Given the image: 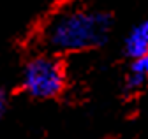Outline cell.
<instances>
[{"mask_svg":"<svg viewBox=\"0 0 148 139\" xmlns=\"http://www.w3.org/2000/svg\"><path fill=\"white\" fill-rule=\"evenodd\" d=\"M129 74H134V76L141 78L143 81H146V79H148V55L132 60L131 72H129Z\"/></svg>","mask_w":148,"mask_h":139,"instance_id":"4","label":"cell"},{"mask_svg":"<svg viewBox=\"0 0 148 139\" xmlns=\"http://www.w3.org/2000/svg\"><path fill=\"white\" fill-rule=\"evenodd\" d=\"M113 18L95 9H72L53 16L44 30V42L55 53H74L102 46L108 39Z\"/></svg>","mask_w":148,"mask_h":139,"instance_id":"1","label":"cell"},{"mask_svg":"<svg viewBox=\"0 0 148 139\" xmlns=\"http://www.w3.org/2000/svg\"><path fill=\"white\" fill-rule=\"evenodd\" d=\"M123 51L131 60L148 55V20L139 21L129 30L123 41Z\"/></svg>","mask_w":148,"mask_h":139,"instance_id":"3","label":"cell"},{"mask_svg":"<svg viewBox=\"0 0 148 139\" xmlns=\"http://www.w3.org/2000/svg\"><path fill=\"white\" fill-rule=\"evenodd\" d=\"M5 109H7V95H5V92L2 88H0V116L5 113Z\"/></svg>","mask_w":148,"mask_h":139,"instance_id":"5","label":"cell"},{"mask_svg":"<svg viewBox=\"0 0 148 139\" xmlns=\"http://www.w3.org/2000/svg\"><path fill=\"white\" fill-rule=\"evenodd\" d=\"M23 90L34 99H53L65 86V71L58 58L51 55L34 57L23 69Z\"/></svg>","mask_w":148,"mask_h":139,"instance_id":"2","label":"cell"}]
</instances>
